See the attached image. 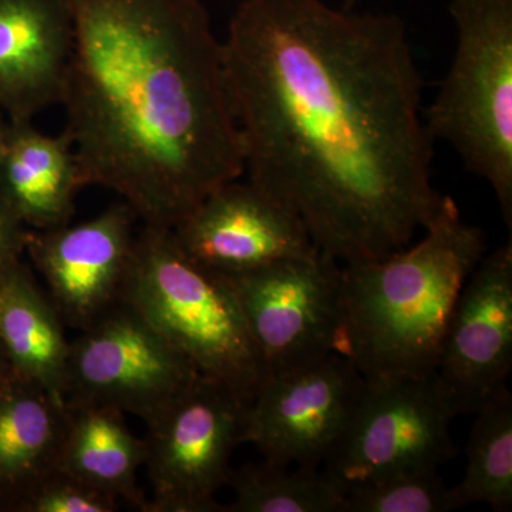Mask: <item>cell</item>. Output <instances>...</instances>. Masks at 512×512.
Here are the masks:
<instances>
[{"mask_svg":"<svg viewBox=\"0 0 512 512\" xmlns=\"http://www.w3.org/2000/svg\"><path fill=\"white\" fill-rule=\"evenodd\" d=\"M119 500L57 468L36 485L16 512H114Z\"/></svg>","mask_w":512,"mask_h":512,"instance_id":"22","label":"cell"},{"mask_svg":"<svg viewBox=\"0 0 512 512\" xmlns=\"http://www.w3.org/2000/svg\"><path fill=\"white\" fill-rule=\"evenodd\" d=\"M237 295L266 376L338 353L342 266L319 251L237 275H222Z\"/></svg>","mask_w":512,"mask_h":512,"instance_id":"8","label":"cell"},{"mask_svg":"<svg viewBox=\"0 0 512 512\" xmlns=\"http://www.w3.org/2000/svg\"><path fill=\"white\" fill-rule=\"evenodd\" d=\"M47 292L22 259L0 281V349L16 375L66 403L70 342Z\"/></svg>","mask_w":512,"mask_h":512,"instance_id":"17","label":"cell"},{"mask_svg":"<svg viewBox=\"0 0 512 512\" xmlns=\"http://www.w3.org/2000/svg\"><path fill=\"white\" fill-rule=\"evenodd\" d=\"M66 406L59 470L146 512L148 498L137 481L146 457L144 441L128 429L124 413L97 404Z\"/></svg>","mask_w":512,"mask_h":512,"instance_id":"18","label":"cell"},{"mask_svg":"<svg viewBox=\"0 0 512 512\" xmlns=\"http://www.w3.org/2000/svg\"><path fill=\"white\" fill-rule=\"evenodd\" d=\"M225 512H342L345 490L325 471L264 460L229 474Z\"/></svg>","mask_w":512,"mask_h":512,"instance_id":"20","label":"cell"},{"mask_svg":"<svg viewBox=\"0 0 512 512\" xmlns=\"http://www.w3.org/2000/svg\"><path fill=\"white\" fill-rule=\"evenodd\" d=\"M66 426V403L10 373L0 390V512H16L59 468Z\"/></svg>","mask_w":512,"mask_h":512,"instance_id":"16","label":"cell"},{"mask_svg":"<svg viewBox=\"0 0 512 512\" xmlns=\"http://www.w3.org/2000/svg\"><path fill=\"white\" fill-rule=\"evenodd\" d=\"M137 221L133 208L120 201L82 224L29 229L25 254L64 325L90 328L120 305Z\"/></svg>","mask_w":512,"mask_h":512,"instance_id":"12","label":"cell"},{"mask_svg":"<svg viewBox=\"0 0 512 512\" xmlns=\"http://www.w3.org/2000/svg\"><path fill=\"white\" fill-rule=\"evenodd\" d=\"M349 5H352L353 2H356V0H348Z\"/></svg>","mask_w":512,"mask_h":512,"instance_id":"26","label":"cell"},{"mask_svg":"<svg viewBox=\"0 0 512 512\" xmlns=\"http://www.w3.org/2000/svg\"><path fill=\"white\" fill-rule=\"evenodd\" d=\"M121 302L136 311L201 376L251 404L266 370L227 279L195 264L171 229L143 225Z\"/></svg>","mask_w":512,"mask_h":512,"instance_id":"4","label":"cell"},{"mask_svg":"<svg viewBox=\"0 0 512 512\" xmlns=\"http://www.w3.org/2000/svg\"><path fill=\"white\" fill-rule=\"evenodd\" d=\"M468 439L463 480L450 488L454 510L488 504L495 511L512 510V394L497 390L476 413Z\"/></svg>","mask_w":512,"mask_h":512,"instance_id":"19","label":"cell"},{"mask_svg":"<svg viewBox=\"0 0 512 512\" xmlns=\"http://www.w3.org/2000/svg\"><path fill=\"white\" fill-rule=\"evenodd\" d=\"M73 40L70 0H0V113L32 121L62 104Z\"/></svg>","mask_w":512,"mask_h":512,"instance_id":"14","label":"cell"},{"mask_svg":"<svg viewBox=\"0 0 512 512\" xmlns=\"http://www.w3.org/2000/svg\"><path fill=\"white\" fill-rule=\"evenodd\" d=\"M171 231L191 261L220 275L319 252L302 222L249 181L221 185Z\"/></svg>","mask_w":512,"mask_h":512,"instance_id":"13","label":"cell"},{"mask_svg":"<svg viewBox=\"0 0 512 512\" xmlns=\"http://www.w3.org/2000/svg\"><path fill=\"white\" fill-rule=\"evenodd\" d=\"M2 275H3V272H2V274H0V281H2Z\"/></svg>","mask_w":512,"mask_h":512,"instance_id":"27","label":"cell"},{"mask_svg":"<svg viewBox=\"0 0 512 512\" xmlns=\"http://www.w3.org/2000/svg\"><path fill=\"white\" fill-rule=\"evenodd\" d=\"M424 229L413 247L342 264L338 355L366 382L433 377L458 295L487 252L483 229L448 195Z\"/></svg>","mask_w":512,"mask_h":512,"instance_id":"3","label":"cell"},{"mask_svg":"<svg viewBox=\"0 0 512 512\" xmlns=\"http://www.w3.org/2000/svg\"><path fill=\"white\" fill-rule=\"evenodd\" d=\"M28 234L29 228L0 205V274L22 259Z\"/></svg>","mask_w":512,"mask_h":512,"instance_id":"23","label":"cell"},{"mask_svg":"<svg viewBox=\"0 0 512 512\" xmlns=\"http://www.w3.org/2000/svg\"><path fill=\"white\" fill-rule=\"evenodd\" d=\"M245 171L339 264L406 248L439 210L404 23L244 0L222 42Z\"/></svg>","mask_w":512,"mask_h":512,"instance_id":"1","label":"cell"},{"mask_svg":"<svg viewBox=\"0 0 512 512\" xmlns=\"http://www.w3.org/2000/svg\"><path fill=\"white\" fill-rule=\"evenodd\" d=\"M247 407L200 375L147 421L144 467L153 497L146 512H225L215 494L228 484Z\"/></svg>","mask_w":512,"mask_h":512,"instance_id":"6","label":"cell"},{"mask_svg":"<svg viewBox=\"0 0 512 512\" xmlns=\"http://www.w3.org/2000/svg\"><path fill=\"white\" fill-rule=\"evenodd\" d=\"M10 134V120L5 114L0 113V160L5 154L6 146H8Z\"/></svg>","mask_w":512,"mask_h":512,"instance_id":"24","label":"cell"},{"mask_svg":"<svg viewBox=\"0 0 512 512\" xmlns=\"http://www.w3.org/2000/svg\"><path fill=\"white\" fill-rule=\"evenodd\" d=\"M62 106L82 187L117 192L174 229L245 173L222 42L201 0H70Z\"/></svg>","mask_w":512,"mask_h":512,"instance_id":"2","label":"cell"},{"mask_svg":"<svg viewBox=\"0 0 512 512\" xmlns=\"http://www.w3.org/2000/svg\"><path fill=\"white\" fill-rule=\"evenodd\" d=\"M366 380L332 353L265 377L245 412L241 444L264 460L319 468L345 433Z\"/></svg>","mask_w":512,"mask_h":512,"instance_id":"10","label":"cell"},{"mask_svg":"<svg viewBox=\"0 0 512 512\" xmlns=\"http://www.w3.org/2000/svg\"><path fill=\"white\" fill-rule=\"evenodd\" d=\"M454 510L439 468H419L349 488L342 512H446Z\"/></svg>","mask_w":512,"mask_h":512,"instance_id":"21","label":"cell"},{"mask_svg":"<svg viewBox=\"0 0 512 512\" xmlns=\"http://www.w3.org/2000/svg\"><path fill=\"white\" fill-rule=\"evenodd\" d=\"M450 15L456 53L424 123L490 184L511 231L512 0H450Z\"/></svg>","mask_w":512,"mask_h":512,"instance_id":"5","label":"cell"},{"mask_svg":"<svg viewBox=\"0 0 512 512\" xmlns=\"http://www.w3.org/2000/svg\"><path fill=\"white\" fill-rule=\"evenodd\" d=\"M10 373H12V369H10L8 360H6L2 349H0V390H2L3 384L6 383V380H8Z\"/></svg>","mask_w":512,"mask_h":512,"instance_id":"25","label":"cell"},{"mask_svg":"<svg viewBox=\"0 0 512 512\" xmlns=\"http://www.w3.org/2000/svg\"><path fill=\"white\" fill-rule=\"evenodd\" d=\"M512 369L511 241L480 259L451 312L434 383L454 417L476 414Z\"/></svg>","mask_w":512,"mask_h":512,"instance_id":"11","label":"cell"},{"mask_svg":"<svg viewBox=\"0 0 512 512\" xmlns=\"http://www.w3.org/2000/svg\"><path fill=\"white\" fill-rule=\"evenodd\" d=\"M198 376L181 353L121 302L70 342L66 403L111 407L147 423Z\"/></svg>","mask_w":512,"mask_h":512,"instance_id":"9","label":"cell"},{"mask_svg":"<svg viewBox=\"0 0 512 512\" xmlns=\"http://www.w3.org/2000/svg\"><path fill=\"white\" fill-rule=\"evenodd\" d=\"M453 413L433 377L366 382L325 473L346 491L380 478L453 460Z\"/></svg>","mask_w":512,"mask_h":512,"instance_id":"7","label":"cell"},{"mask_svg":"<svg viewBox=\"0 0 512 512\" xmlns=\"http://www.w3.org/2000/svg\"><path fill=\"white\" fill-rule=\"evenodd\" d=\"M82 187L69 133L47 136L32 121H10L0 160V205L26 228L43 231L72 221Z\"/></svg>","mask_w":512,"mask_h":512,"instance_id":"15","label":"cell"}]
</instances>
